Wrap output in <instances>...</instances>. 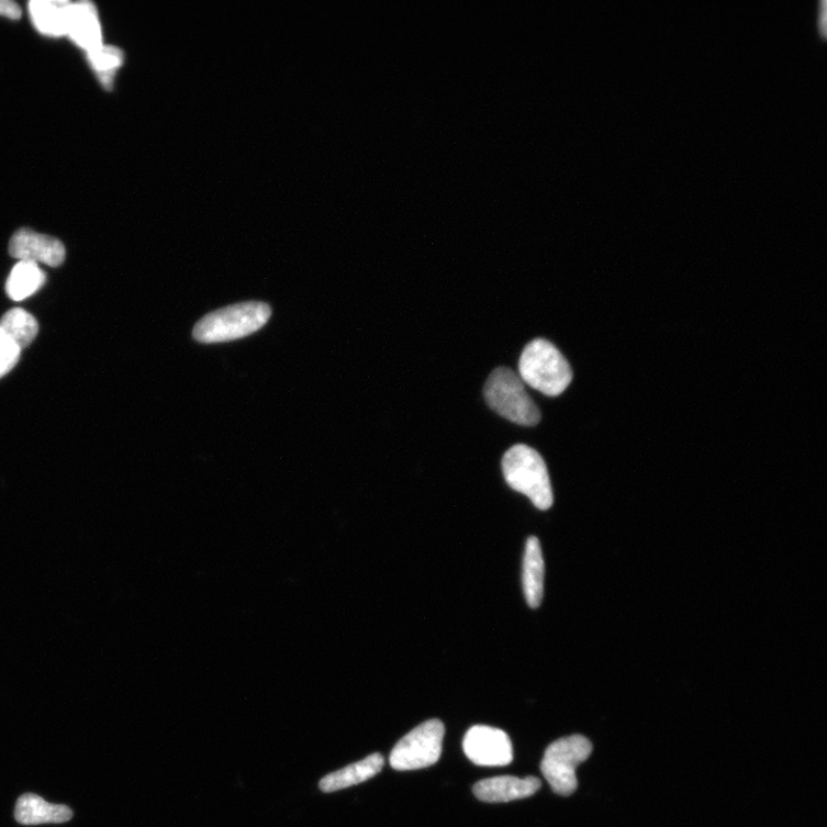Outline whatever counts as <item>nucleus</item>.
Masks as SVG:
<instances>
[{"label": "nucleus", "instance_id": "1", "mask_svg": "<svg viewBox=\"0 0 827 827\" xmlns=\"http://www.w3.org/2000/svg\"><path fill=\"white\" fill-rule=\"evenodd\" d=\"M519 379L547 396L561 395L572 381V370L549 340L537 338L526 345L518 361Z\"/></svg>", "mask_w": 827, "mask_h": 827}, {"label": "nucleus", "instance_id": "2", "mask_svg": "<svg viewBox=\"0 0 827 827\" xmlns=\"http://www.w3.org/2000/svg\"><path fill=\"white\" fill-rule=\"evenodd\" d=\"M506 483L528 496L536 509L547 511L555 504L547 466L536 449L517 444L501 461Z\"/></svg>", "mask_w": 827, "mask_h": 827}, {"label": "nucleus", "instance_id": "3", "mask_svg": "<svg viewBox=\"0 0 827 827\" xmlns=\"http://www.w3.org/2000/svg\"><path fill=\"white\" fill-rule=\"evenodd\" d=\"M271 316L268 304L249 302L210 313L193 329L199 343L214 344L245 338L265 327Z\"/></svg>", "mask_w": 827, "mask_h": 827}, {"label": "nucleus", "instance_id": "4", "mask_svg": "<svg viewBox=\"0 0 827 827\" xmlns=\"http://www.w3.org/2000/svg\"><path fill=\"white\" fill-rule=\"evenodd\" d=\"M484 396L489 407L513 423L523 427H535L540 422V411L519 376L509 367H498L484 387Z\"/></svg>", "mask_w": 827, "mask_h": 827}, {"label": "nucleus", "instance_id": "5", "mask_svg": "<svg viewBox=\"0 0 827 827\" xmlns=\"http://www.w3.org/2000/svg\"><path fill=\"white\" fill-rule=\"evenodd\" d=\"M592 750L591 741L581 735L561 738L549 745L540 769L551 790L562 796L578 790L575 769L590 758Z\"/></svg>", "mask_w": 827, "mask_h": 827}, {"label": "nucleus", "instance_id": "6", "mask_svg": "<svg viewBox=\"0 0 827 827\" xmlns=\"http://www.w3.org/2000/svg\"><path fill=\"white\" fill-rule=\"evenodd\" d=\"M444 735L442 720L422 723L395 745L390 756L391 767L396 771H410L434 765L442 756Z\"/></svg>", "mask_w": 827, "mask_h": 827}, {"label": "nucleus", "instance_id": "7", "mask_svg": "<svg viewBox=\"0 0 827 827\" xmlns=\"http://www.w3.org/2000/svg\"><path fill=\"white\" fill-rule=\"evenodd\" d=\"M467 758L476 765L505 767L513 762V745L506 733L476 725L463 739Z\"/></svg>", "mask_w": 827, "mask_h": 827}, {"label": "nucleus", "instance_id": "8", "mask_svg": "<svg viewBox=\"0 0 827 827\" xmlns=\"http://www.w3.org/2000/svg\"><path fill=\"white\" fill-rule=\"evenodd\" d=\"M9 250L20 261L42 262L49 267H59L66 257L65 246L59 239L32 230L18 231L10 242Z\"/></svg>", "mask_w": 827, "mask_h": 827}, {"label": "nucleus", "instance_id": "9", "mask_svg": "<svg viewBox=\"0 0 827 827\" xmlns=\"http://www.w3.org/2000/svg\"><path fill=\"white\" fill-rule=\"evenodd\" d=\"M66 36L83 48L87 54L103 45L102 26H100L98 12L92 3H69Z\"/></svg>", "mask_w": 827, "mask_h": 827}, {"label": "nucleus", "instance_id": "10", "mask_svg": "<svg viewBox=\"0 0 827 827\" xmlns=\"http://www.w3.org/2000/svg\"><path fill=\"white\" fill-rule=\"evenodd\" d=\"M541 786L536 776L521 780L513 775L495 776L476 784L472 789L476 797L488 804H505L518 798L534 795Z\"/></svg>", "mask_w": 827, "mask_h": 827}, {"label": "nucleus", "instance_id": "11", "mask_svg": "<svg viewBox=\"0 0 827 827\" xmlns=\"http://www.w3.org/2000/svg\"><path fill=\"white\" fill-rule=\"evenodd\" d=\"M545 561L539 539L532 536L526 540L523 558V592L526 604L537 610L544 597Z\"/></svg>", "mask_w": 827, "mask_h": 827}, {"label": "nucleus", "instance_id": "12", "mask_svg": "<svg viewBox=\"0 0 827 827\" xmlns=\"http://www.w3.org/2000/svg\"><path fill=\"white\" fill-rule=\"evenodd\" d=\"M14 816L22 825L63 824L72 817L70 808L48 804L43 797L27 793L19 797Z\"/></svg>", "mask_w": 827, "mask_h": 827}, {"label": "nucleus", "instance_id": "13", "mask_svg": "<svg viewBox=\"0 0 827 827\" xmlns=\"http://www.w3.org/2000/svg\"><path fill=\"white\" fill-rule=\"evenodd\" d=\"M384 763V758L379 753H375L360 762L325 775L320 782V789L324 793H332L359 785L379 774Z\"/></svg>", "mask_w": 827, "mask_h": 827}, {"label": "nucleus", "instance_id": "14", "mask_svg": "<svg viewBox=\"0 0 827 827\" xmlns=\"http://www.w3.org/2000/svg\"><path fill=\"white\" fill-rule=\"evenodd\" d=\"M68 5L62 0H34L30 4V14L35 29L46 36H66Z\"/></svg>", "mask_w": 827, "mask_h": 827}, {"label": "nucleus", "instance_id": "15", "mask_svg": "<svg viewBox=\"0 0 827 827\" xmlns=\"http://www.w3.org/2000/svg\"><path fill=\"white\" fill-rule=\"evenodd\" d=\"M46 282V273L32 261H19L7 281V293L14 302L30 298Z\"/></svg>", "mask_w": 827, "mask_h": 827}, {"label": "nucleus", "instance_id": "16", "mask_svg": "<svg viewBox=\"0 0 827 827\" xmlns=\"http://www.w3.org/2000/svg\"><path fill=\"white\" fill-rule=\"evenodd\" d=\"M2 328L10 338L21 348L29 347L38 335V322L27 311L13 309L0 320Z\"/></svg>", "mask_w": 827, "mask_h": 827}, {"label": "nucleus", "instance_id": "17", "mask_svg": "<svg viewBox=\"0 0 827 827\" xmlns=\"http://www.w3.org/2000/svg\"><path fill=\"white\" fill-rule=\"evenodd\" d=\"M91 68L107 90H112L115 75L122 66L124 55L122 49L112 45H102L87 54Z\"/></svg>", "mask_w": 827, "mask_h": 827}, {"label": "nucleus", "instance_id": "18", "mask_svg": "<svg viewBox=\"0 0 827 827\" xmlns=\"http://www.w3.org/2000/svg\"><path fill=\"white\" fill-rule=\"evenodd\" d=\"M21 348L0 328V379L4 378L19 362Z\"/></svg>", "mask_w": 827, "mask_h": 827}, {"label": "nucleus", "instance_id": "19", "mask_svg": "<svg viewBox=\"0 0 827 827\" xmlns=\"http://www.w3.org/2000/svg\"><path fill=\"white\" fill-rule=\"evenodd\" d=\"M0 15L18 20L21 16V9L16 3L10 2V0H0Z\"/></svg>", "mask_w": 827, "mask_h": 827}, {"label": "nucleus", "instance_id": "20", "mask_svg": "<svg viewBox=\"0 0 827 827\" xmlns=\"http://www.w3.org/2000/svg\"><path fill=\"white\" fill-rule=\"evenodd\" d=\"M819 31L822 36L824 37L826 35V0H822L820 2V10H819Z\"/></svg>", "mask_w": 827, "mask_h": 827}]
</instances>
